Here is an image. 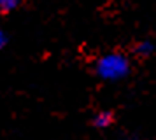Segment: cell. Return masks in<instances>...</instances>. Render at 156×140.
<instances>
[{"mask_svg": "<svg viewBox=\"0 0 156 140\" xmlns=\"http://www.w3.org/2000/svg\"><path fill=\"white\" fill-rule=\"evenodd\" d=\"M132 72V63L125 53L119 51H111L102 54L95 61V74L98 79L107 82H118L126 79Z\"/></svg>", "mask_w": 156, "mask_h": 140, "instance_id": "obj_1", "label": "cell"}, {"mask_svg": "<svg viewBox=\"0 0 156 140\" xmlns=\"http://www.w3.org/2000/svg\"><path fill=\"white\" fill-rule=\"evenodd\" d=\"M112 123H114V114L111 110H100L98 114H95V117H93V126H95V128H100V130L109 128Z\"/></svg>", "mask_w": 156, "mask_h": 140, "instance_id": "obj_2", "label": "cell"}, {"mask_svg": "<svg viewBox=\"0 0 156 140\" xmlns=\"http://www.w3.org/2000/svg\"><path fill=\"white\" fill-rule=\"evenodd\" d=\"M135 54H139L140 58H149V56H153L154 54V51H156V46L153 44V40H140V42H137L135 44Z\"/></svg>", "mask_w": 156, "mask_h": 140, "instance_id": "obj_3", "label": "cell"}, {"mask_svg": "<svg viewBox=\"0 0 156 140\" xmlns=\"http://www.w3.org/2000/svg\"><path fill=\"white\" fill-rule=\"evenodd\" d=\"M21 5V0H0V12L9 14Z\"/></svg>", "mask_w": 156, "mask_h": 140, "instance_id": "obj_4", "label": "cell"}, {"mask_svg": "<svg viewBox=\"0 0 156 140\" xmlns=\"http://www.w3.org/2000/svg\"><path fill=\"white\" fill-rule=\"evenodd\" d=\"M5 46H7V33L0 28V51L5 47Z\"/></svg>", "mask_w": 156, "mask_h": 140, "instance_id": "obj_5", "label": "cell"}, {"mask_svg": "<svg viewBox=\"0 0 156 140\" xmlns=\"http://www.w3.org/2000/svg\"><path fill=\"white\" fill-rule=\"evenodd\" d=\"M121 140H142L140 137H137V135H126V137H123Z\"/></svg>", "mask_w": 156, "mask_h": 140, "instance_id": "obj_6", "label": "cell"}]
</instances>
